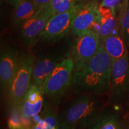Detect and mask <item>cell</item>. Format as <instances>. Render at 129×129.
I'll list each match as a JSON object with an SVG mask.
<instances>
[{"instance_id":"52a82bcc","label":"cell","mask_w":129,"mask_h":129,"mask_svg":"<svg viewBox=\"0 0 129 129\" xmlns=\"http://www.w3.org/2000/svg\"><path fill=\"white\" fill-rule=\"evenodd\" d=\"M109 91L112 103L120 102L129 94V54L112 60Z\"/></svg>"},{"instance_id":"7402d4cb","label":"cell","mask_w":129,"mask_h":129,"mask_svg":"<svg viewBox=\"0 0 129 129\" xmlns=\"http://www.w3.org/2000/svg\"><path fill=\"white\" fill-rule=\"evenodd\" d=\"M1 2L3 3H6L7 4H9V5H10V6H13L14 7L17 4V3H18L19 1H20V0H1Z\"/></svg>"},{"instance_id":"277c9868","label":"cell","mask_w":129,"mask_h":129,"mask_svg":"<svg viewBox=\"0 0 129 129\" xmlns=\"http://www.w3.org/2000/svg\"><path fill=\"white\" fill-rule=\"evenodd\" d=\"M35 60V57L30 54L20 56L18 68L8 91L10 106L20 104L30 88Z\"/></svg>"},{"instance_id":"e0dca14e","label":"cell","mask_w":129,"mask_h":129,"mask_svg":"<svg viewBox=\"0 0 129 129\" xmlns=\"http://www.w3.org/2000/svg\"><path fill=\"white\" fill-rule=\"evenodd\" d=\"M125 123L117 113L103 110L86 129H124Z\"/></svg>"},{"instance_id":"9c48e42d","label":"cell","mask_w":129,"mask_h":129,"mask_svg":"<svg viewBox=\"0 0 129 129\" xmlns=\"http://www.w3.org/2000/svg\"><path fill=\"white\" fill-rule=\"evenodd\" d=\"M53 14L47 7L38 15L23 23L20 28V37L26 46H34L40 39L46 24Z\"/></svg>"},{"instance_id":"9a60e30c","label":"cell","mask_w":129,"mask_h":129,"mask_svg":"<svg viewBox=\"0 0 129 129\" xmlns=\"http://www.w3.org/2000/svg\"><path fill=\"white\" fill-rule=\"evenodd\" d=\"M118 28V23L115 10L99 5V29L98 35L100 41Z\"/></svg>"},{"instance_id":"ffe728a7","label":"cell","mask_w":129,"mask_h":129,"mask_svg":"<svg viewBox=\"0 0 129 129\" xmlns=\"http://www.w3.org/2000/svg\"><path fill=\"white\" fill-rule=\"evenodd\" d=\"M122 0H102L100 4L105 7H109L113 10L116 9V7L120 4Z\"/></svg>"},{"instance_id":"ac0fdd59","label":"cell","mask_w":129,"mask_h":129,"mask_svg":"<svg viewBox=\"0 0 129 129\" xmlns=\"http://www.w3.org/2000/svg\"><path fill=\"white\" fill-rule=\"evenodd\" d=\"M119 31L129 49V2L125 0L120 13L118 23Z\"/></svg>"},{"instance_id":"44dd1931","label":"cell","mask_w":129,"mask_h":129,"mask_svg":"<svg viewBox=\"0 0 129 129\" xmlns=\"http://www.w3.org/2000/svg\"><path fill=\"white\" fill-rule=\"evenodd\" d=\"M51 1V0H34L37 6L42 10L48 7Z\"/></svg>"},{"instance_id":"d4e9b609","label":"cell","mask_w":129,"mask_h":129,"mask_svg":"<svg viewBox=\"0 0 129 129\" xmlns=\"http://www.w3.org/2000/svg\"><path fill=\"white\" fill-rule=\"evenodd\" d=\"M86 1H88V0H86Z\"/></svg>"},{"instance_id":"7c38bea8","label":"cell","mask_w":129,"mask_h":129,"mask_svg":"<svg viewBox=\"0 0 129 129\" xmlns=\"http://www.w3.org/2000/svg\"><path fill=\"white\" fill-rule=\"evenodd\" d=\"M64 59L61 56L48 55L35 60L32 72L33 84L41 87L48 75Z\"/></svg>"},{"instance_id":"ba28073f","label":"cell","mask_w":129,"mask_h":129,"mask_svg":"<svg viewBox=\"0 0 129 129\" xmlns=\"http://www.w3.org/2000/svg\"><path fill=\"white\" fill-rule=\"evenodd\" d=\"M99 29V5L96 0L84 1L74 17L71 33L78 37L90 31L98 34Z\"/></svg>"},{"instance_id":"30bf717a","label":"cell","mask_w":129,"mask_h":129,"mask_svg":"<svg viewBox=\"0 0 129 129\" xmlns=\"http://www.w3.org/2000/svg\"><path fill=\"white\" fill-rule=\"evenodd\" d=\"M20 56L16 49L7 47L0 55V82L3 89L9 91L19 67Z\"/></svg>"},{"instance_id":"6da1fadb","label":"cell","mask_w":129,"mask_h":129,"mask_svg":"<svg viewBox=\"0 0 129 129\" xmlns=\"http://www.w3.org/2000/svg\"><path fill=\"white\" fill-rule=\"evenodd\" d=\"M112 59L101 45L99 50L74 72L71 87L78 94L100 95L110 91Z\"/></svg>"},{"instance_id":"603a6c76","label":"cell","mask_w":129,"mask_h":129,"mask_svg":"<svg viewBox=\"0 0 129 129\" xmlns=\"http://www.w3.org/2000/svg\"><path fill=\"white\" fill-rule=\"evenodd\" d=\"M124 129H129V120H125V127Z\"/></svg>"},{"instance_id":"8992f818","label":"cell","mask_w":129,"mask_h":129,"mask_svg":"<svg viewBox=\"0 0 129 129\" xmlns=\"http://www.w3.org/2000/svg\"><path fill=\"white\" fill-rule=\"evenodd\" d=\"M101 41L96 32L90 31L77 37L69 54L74 63V72L80 69L99 50Z\"/></svg>"},{"instance_id":"d6986e66","label":"cell","mask_w":129,"mask_h":129,"mask_svg":"<svg viewBox=\"0 0 129 129\" xmlns=\"http://www.w3.org/2000/svg\"><path fill=\"white\" fill-rule=\"evenodd\" d=\"M83 2H84L83 0H51L47 8L54 15L69 10Z\"/></svg>"},{"instance_id":"8fae6325","label":"cell","mask_w":129,"mask_h":129,"mask_svg":"<svg viewBox=\"0 0 129 129\" xmlns=\"http://www.w3.org/2000/svg\"><path fill=\"white\" fill-rule=\"evenodd\" d=\"M44 96L41 87L32 83L19 104L22 115L32 118L40 114L46 106L44 104Z\"/></svg>"},{"instance_id":"cb8c5ba5","label":"cell","mask_w":129,"mask_h":129,"mask_svg":"<svg viewBox=\"0 0 129 129\" xmlns=\"http://www.w3.org/2000/svg\"><path fill=\"white\" fill-rule=\"evenodd\" d=\"M72 129H75V128H72Z\"/></svg>"},{"instance_id":"5b68a950","label":"cell","mask_w":129,"mask_h":129,"mask_svg":"<svg viewBox=\"0 0 129 129\" xmlns=\"http://www.w3.org/2000/svg\"><path fill=\"white\" fill-rule=\"evenodd\" d=\"M83 3L69 10L51 16L48 19L39 40L46 42H56L66 36L71 30L74 17Z\"/></svg>"},{"instance_id":"4fadbf2b","label":"cell","mask_w":129,"mask_h":129,"mask_svg":"<svg viewBox=\"0 0 129 129\" xmlns=\"http://www.w3.org/2000/svg\"><path fill=\"white\" fill-rule=\"evenodd\" d=\"M101 45L112 60L124 57L129 54L128 48L119 31L118 27L101 41Z\"/></svg>"},{"instance_id":"2e32d148","label":"cell","mask_w":129,"mask_h":129,"mask_svg":"<svg viewBox=\"0 0 129 129\" xmlns=\"http://www.w3.org/2000/svg\"><path fill=\"white\" fill-rule=\"evenodd\" d=\"M32 118V124L29 129H59V116L51 106H45L40 114Z\"/></svg>"},{"instance_id":"3957f363","label":"cell","mask_w":129,"mask_h":129,"mask_svg":"<svg viewBox=\"0 0 129 129\" xmlns=\"http://www.w3.org/2000/svg\"><path fill=\"white\" fill-rule=\"evenodd\" d=\"M74 69V63L69 57L58 64L41 85L45 96L54 99L61 98L71 87Z\"/></svg>"},{"instance_id":"5bb4252c","label":"cell","mask_w":129,"mask_h":129,"mask_svg":"<svg viewBox=\"0 0 129 129\" xmlns=\"http://www.w3.org/2000/svg\"><path fill=\"white\" fill-rule=\"evenodd\" d=\"M14 8L12 21L17 27H20L44 10L38 7L34 0H20Z\"/></svg>"},{"instance_id":"7a4b0ae2","label":"cell","mask_w":129,"mask_h":129,"mask_svg":"<svg viewBox=\"0 0 129 129\" xmlns=\"http://www.w3.org/2000/svg\"><path fill=\"white\" fill-rule=\"evenodd\" d=\"M102 111L97 95L80 94L72 99L59 116V129H86Z\"/></svg>"}]
</instances>
